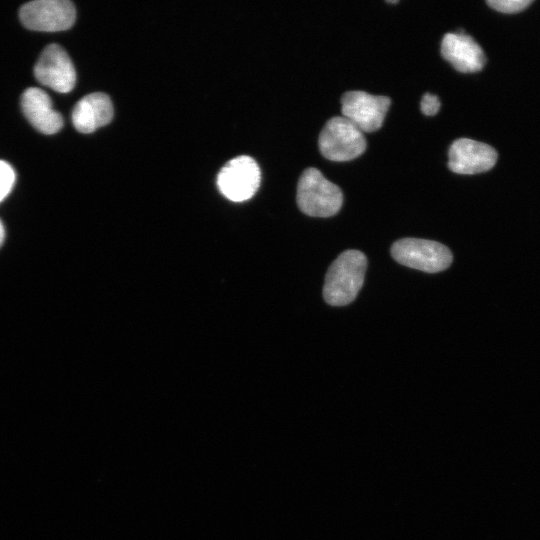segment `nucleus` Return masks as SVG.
Returning <instances> with one entry per match:
<instances>
[{
  "instance_id": "1",
  "label": "nucleus",
  "mask_w": 540,
  "mask_h": 540,
  "mask_svg": "<svg viewBox=\"0 0 540 540\" xmlns=\"http://www.w3.org/2000/svg\"><path fill=\"white\" fill-rule=\"evenodd\" d=\"M367 268L365 255L358 250L342 252L330 265L323 287V297L332 306L351 303L360 291Z\"/></svg>"
},
{
  "instance_id": "2",
  "label": "nucleus",
  "mask_w": 540,
  "mask_h": 540,
  "mask_svg": "<svg viewBox=\"0 0 540 540\" xmlns=\"http://www.w3.org/2000/svg\"><path fill=\"white\" fill-rule=\"evenodd\" d=\"M343 203L341 189L327 180L316 168H307L298 181L297 204L312 217H330L338 213Z\"/></svg>"
},
{
  "instance_id": "3",
  "label": "nucleus",
  "mask_w": 540,
  "mask_h": 540,
  "mask_svg": "<svg viewBox=\"0 0 540 540\" xmlns=\"http://www.w3.org/2000/svg\"><path fill=\"white\" fill-rule=\"evenodd\" d=\"M318 145L328 160L344 162L359 157L367 142L362 131L343 116L330 118L322 128Z\"/></svg>"
},
{
  "instance_id": "4",
  "label": "nucleus",
  "mask_w": 540,
  "mask_h": 540,
  "mask_svg": "<svg viewBox=\"0 0 540 540\" xmlns=\"http://www.w3.org/2000/svg\"><path fill=\"white\" fill-rule=\"evenodd\" d=\"M392 257L409 268L428 273L447 269L453 260L451 251L443 244L419 238H403L391 247Z\"/></svg>"
},
{
  "instance_id": "5",
  "label": "nucleus",
  "mask_w": 540,
  "mask_h": 540,
  "mask_svg": "<svg viewBox=\"0 0 540 540\" xmlns=\"http://www.w3.org/2000/svg\"><path fill=\"white\" fill-rule=\"evenodd\" d=\"M260 181L261 172L257 162L250 156L241 155L222 167L217 177V186L229 200L242 202L256 193Z\"/></svg>"
},
{
  "instance_id": "6",
  "label": "nucleus",
  "mask_w": 540,
  "mask_h": 540,
  "mask_svg": "<svg viewBox=\"0 0 540 540\" xmlns=\"http://www.w3.org/2000/svg\"><path fill=\"white\" fill-rule=\"evenodd\" d=\"M19 15L28 29L56 32L67 30L74 24L76 10L68 0H36L24 4Z\"/></svg>"
},
{
  "instance_id": "7",
  "label": "nucleus",
  "mask_w": 540,
  "mask_h": 540,
  "mask_svg": "<svg viewBox=\"0 0 540 540\" xmlns=\"http://www.w3.org/2000/svg\"><path fill=\"white\" fill-rule=\"evenodd\" d=\"M390 104L387 96L348 91L341 97V112L360 131L369 133L381 128Z\"/></svg>"
},
{
  "instance_id": "8",
  "label": "nucleus",
  "mask_w": 540,
  "mask_h": 540,
  "mask_svg": "<svg viewBox=\"0 0 540 540\" xmlns=\"http://www.w3.org/2000/svg\"><path fill=\"white\" fill-rule=\"evenodd\" d=\"M34 75L39 83L60 93L70 92L76 82L73 63L58 44L45 47L35 64Z\"/></svg>"
},
{
  "instance_id": "9",
  "label": "nucleus",
  "mask_w": 540,
  "mask_h": 540,
  "mask_svg": "<svg viewBox=\"0 0 540 540\" xmlns=\"http://www.w3.org/2000/svg\"><path fill=\"white\" fill-rule=\"evenodd\" d=\"M497 152L490 145L469 138L455 140L448 151V167L457 174L483 173L496 164Z\"/></svg>"
},
{
  "instance_id": "10",
  "label": "nucleus",
  "mask_w": 540,
  "mask_h": 540,
  "mask_svg": "<svg viewBox=\"0 0 540 540\" xmlns=\"http://www.w3.org/2000/svg\"><path fill=\"white\" fill-rule=\"evenodd\" d=\"M441 54L461 73L478 72L486 63L481 46L464 31L446 33L441 42Z\"/></svg>"
},
{
  "instance_id": "11",
  "label": "nucleus",
  "mask_w": 540,
  "mask_h": 540,
  "mask_svg": "<svg viewBox=\"0 0 540 540\" xmlns=\"http://www.w3.org/2000/svg\"><path fill=\"white\" fill-rule=\"evenodd\" d=\"M21 106L25 117L39 132L50 135L62 128L61 114L53 109L50 97L42 89H26L21 97Z\"/></svg>"
},
{
  "instance_id": "12",
  "label": "nucleus",
  "mask_w": 540,
  "mask_h": 540,
  "mask_svg": "<svg viewBox=\"0 0 540 540\" xmlns=\"http://www.w3.org/2000/svg\"><path fill=\"white\" fill-rule=\"evenodd\" d=\"M113 117V105L108 95L96 92L80 99L72 110V123L81 133H92L108 124Z\"/></svg>"
},
{
  "instance_id": "13",
  "label": "nucleus",
  "mask_w": 540,
  "mask_h": 540,
  "mask_svg": "<svg viewBox=\"0 0 540 540\" xmlns=\"http://www.w3.org/2000/svg\"><path fill=\"white\" fill-rule=\"evenodd\" d=\"M533 0H488L486 3L496 11L512 14L525 10Z\"/></svg>"
},
{
  "instance_id": "14",
  "label": "nucleus",
  "mask_w": 540,
  "mask_h": 540,
  "mask_svg": "<svg viewBox=\"0 0 540 540\" xmlns=\"http://www.w3.org/2000/svg\"><path fill=\"white\" fill-rule=\"evenodd\" d=\"M15 172L7 162L0 160V202L9 194L14 182Z\"/></svg>"
},
{
  "instance_id": "15",
  "label": "nucleus",
  "mask_w": 540,
  "mask_h": 540,
  "mask_svg": "<svg viewBox=\"0 0 540 540\" xmlns=\"http://www.w3.org/2000/svg\"><path fill=\"white\" fill-rule=\"evenodd\" d=\"M441 103L438 97L431 93H425L421 99V112L426 116L435 115L440 109Z\"/></svg>"
},
{
  "instance_id": "16",
  "label": "nucleus",
  "mask_w": 540,
  "mask_h": 540,
  "mask_svg": "<svg viewBox=\"0 0 540 540\" xmlns=\"http://www.w3.org/2000/svg\"><path fill=\"white\" fill-rule=\"evenodd\" d=\"M4 237H5V230H4L3 224L0 221V246L3 243Z\"/></svg>"
},
{
  "instance_id": "17",
  "label": "nucleus",
  "mask_w": 540,
  "mask_h": 540,
  "mask_svg": "<svg viewBox=\"0 0 540 540\" xmlns=\"http://www.w3.org/2000/svg\"><path fill=\"white\" fill-rule=\"evenodd\" d=\"M387 3H390V4H396V3H398V1H397V0H396V1L390 0V1H387Z\"/></svg>"
}]
</instances>
